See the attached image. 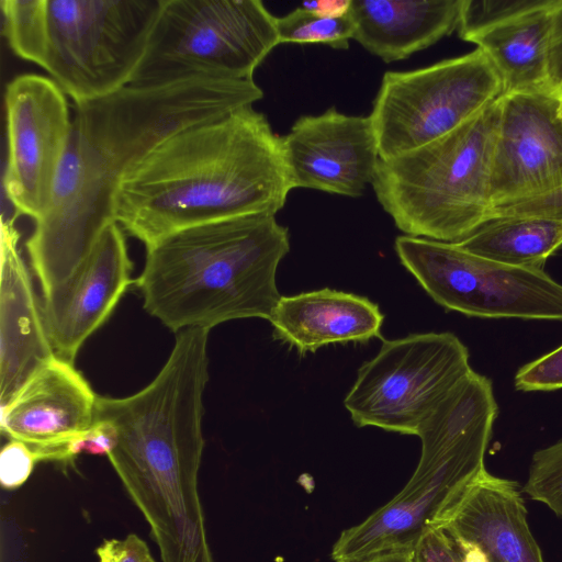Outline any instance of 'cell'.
<instances>
[{"label":"cell","instance_id":"7a4b0ae2","mask_svg":"<svg viewBox=\"0 0 562 562\" xmlns=\"http://www.w3.org/2000/svg\"><path fill=\"white\" fill-rule=\"evenodd\" d=\"M292 189L282 137L247 106L156 145L120 183L114 221L147 247L195 225L276 215Z\"/></svg>","mask_w":562,"mask_h":562},{"label":"cell","instance_id":"e0dca14e","mask_svg":"<svg viewBox=\"0 0 562 562\" xmlns=\"http://www.w3.org/2000/svg\"><path fill=\"white\" fill-rule=\"evenodd\" d=\"M435 526L473 544L486 562H544L517 482L490 474L473 480Z\"/></svg>","mask_w":562,"mask_h":562},{"label":"cell","instance_id":"5b68a950","mask_svg":"<svg viewBox=\"0 0 562 562\" xmlns=\"http://www.w3.org/2000/svg\"><path fill=\"white\" fill-rule=\"evenodd\" d=\"M499 99L450 133L378 164L372 188L405 235L460 243L491 218Z\"/></svg>","mask_w":562,"mask_h":562},{"label":"cell","instance_id":"4316f807","mask_svg":"<svg viewBox=\"0 0 562 562\" xmlns=\"http://www.w3.org/2000/svg\"><path fill=\"white\" fill-rule=\"evenodd\" d=\"M514 384L516 390L522 392L562 389V345L522 366L515 375Z\"/></svg>","mask_w":562,"mask_h":562},{"label":"cell","instance_id":"f546056e","mask_svg":"<svg viewBox=\"0 0 562 562\" xmlns=\"http://www.w3.org/2000/svg\"><path fill=\"white\" fill-rule=\"evenodd\" d=\"M499 216H543L562 221V189L543 196L496 205L491 218Z\"/></svg>","mask_w":562,"mask_h":562},{"label":"cell","instance_id":"44dd1931","mask_svg":"<svg viewBox=\"0 0 562 562\" xmlns=\"http://www.w3.org/2000/svg\"><path fill=\"white\" fill-rule=\"evenodd\" d=\"M462 0H350L353 40L385 63L403 60L458 29Z\"/></svg>","mask_w":562,"mask_h":562},{"label":"cell","instance_id":"d6986e66","mask_svg":"<svg viewBox=\"0 0 562 562\" xmlns=\"http://www.w3.org/2000/svg\"><path fill=\"white\" fill-rule=\"evenodd\" d=\"M383 319L379 306L369 299L326 288L281 295L269 322L278 339L304 355L329 344L383 340Z\"/></svg>","mask_w":562,"mask_h":562},{"label":"cell","instance_id":"52a82bcc","mask_svg":"<svg viewBox=\"0 0 562 562\" xmlns=\"http://www.w3.org/2000/svg\"><path fill=\"white\" fill-rule=\"evenodd\" d=\"M162 0H45L40 64L74 103L130 85Z\"/></svg>","mask_w":562,"mask_h":562},{"label":"cell","instance_id":"f1b7e54d","mask_svg":"<svg viewBox=\"0 0 562 562\" xmlns=\"http://www.w3.org/2000/svg\"><path fill=\"white\" fill-rule=\"evenodd\" d=\"M117 442V432L109 420H95L91 428L70 441L65 451L66 463L80 453L109 454Z\"/></svg>","mask_w":562,"mask_h":562},{"label":"cell","instance_id":"30bf717a","mask_svg":"<svg viewBox=\"0 0 562 562\" xmlns=\"http://www.w3.org/2000/svg\"><path fill=\"white\" fill-rule=\"evenodd\" d=\"M401 263L446 310L484 318L562 321V284L544 270L507 266L456 243L398 236Z\"/></svg>","mask_w":562,"mask_h":562},{"label":"cell","instance_id":"836d02e7","mask_svg":"<svg viewBox=\"0 0 562 562\" xmlns=\"http://www.w3.org/2000/svg\"><path fill=\"white\" fill-rule=\"evenodd\" d=\"M358 562H414L412 551H397L374 555Z\"/></svg>","mask_w":562,"mask_h":562},{"label":"cell","instance_id":"8992f818","mask_svg":"<svg viewBox=\"0 0 562 562\" xmlns=\"http://www.w3.org/2000/svg\"><path fill=\"white\" fill-rule=\"evenodd\" d=\"M277 45V16L260 0H162L128 86L252 80Z\"/></svg>","mask_w":562,"mask_h":562},{"label":"cell","instance_id":"ba28073f","mask_svg":"<svg viewBox=\"0 0 562 562\" xmlns=\"http://www.w3.org/2000/svg\"><path fill=\"white\" fill-rule=\"evenodd\" d=\"M502 95V80L479 48L427 67L385 72L370 113L380 159L450 133Z\"/></svg>","mask_w":562,"mask_h":562},{"label":"cell","instance_id":"d6a6232c","mask_svg":"<svg viewBox=\"0 0 562 562\" xmlns=\"http://www.w3.org/2000/svg\"><path fill=\"white\" fill-rule=\"evenodd\" d=\"M350 0L345 1H306L301 7L323 15H340L348 12Z\"/></svg>","mask_w":562,"mask_h":562},{"label":"cell","instance_id":"7402d4cb","mask_svg":"<svg viewBox=\"0 0 562 562\" xmlns=\"http://www.w3.org/2000/svg\"><path fill=\"white\" fill-rule=\"evenodd\" d=\"M458 244L476 256L507 266L543 270L562 246V221L543 216H499Z\"/></svg>","mask_w":562,"mask_h":562},{"label":"cell","instance_id":"6da1fadb","mask_svg":"<svg viewBox=\"0 0 562 562\" xmlns=\"http://www.w3.org/2000/svg\"><path fill=\"white\" fill-rule=\"evenodd\" d=\"M262 97L254 79H190L126 86L74 103L49 209L25 244L43 295L72 274L115 222L116 192L136 162L170 135L252 106Z\"/></svg>","mask_w":562,"mask_h":562},{"label":"cell","instance_id":"1f68e13d","mask_svg":"<svg viewBox=\"0 0 562 562\" xmlns=\"http://www.w3.org/2000/svg\"><path fill=\"white\" fill-rule=\"evenodd\" d=\"M548 80L550 89L562 94V0L559 1L553 16L549 45Z\"/></svg>","mask_w":562,"mask_h":562},{"label":"cell","instance_id":"7c38bea8","mask_svg":"<svg viewBox=\"0 0 562 562\" xmlns=\"http://www.w3.org/2000/svg\"><path fill=\"white\" fill-rule=\"evenodd\" d=\"M499 102L493 207L562 189V94L546 88L503 94Z\"/></svg>","mask_w":562,"mask_h":562},{"label":"cell","instance_id":"4fadbf2b","mask_svg":"<svg viewBox=\"0 0 562 562\" xmlns=\"http://www.w3.org/2000/svg\"><path fill=\"white\" fill-rule=\"evenodd\" d=\"M486 448L472 449L441 460L412 475L401 492L361 522L345 529L331 548L334 562H358L374 555L413 551L482 472Z\"/></svg>","mask_w":562,"mask_h":562},{"label":"cell","instance_id":"484cf974","mask_svg":"<svg viewBox=\"0 0 562 562\" xmlns=\"http://www.w3.org/2000/svg\"><path fill=\"white\" fill-rule=\"evenodd\" d=\"M412 553L414 562H486L476 547L439 526L430 528Z\"/></svg>","mask_w":562,"mask_h":562},{"label":"cell","instance_id":"d4e9b609","mask_svg":"<svg viewBox=\"0 0 562 562\" xmlns=\"http://www.w3.org/2000/svg\"><path fill=\"white\" fill-rule=\"evenodd\" d=\"M522 490L562 517V439L533 453Z\"/></svg>","mask_w":562,"mask_h":562},{"label":"cell","instance_id":"277c9868","mask_svg":"<svg viewBox=\"0 0 562 562\" xmlns=\"http://www.w3.org/2000/svg\"><path fill=\"white\" fill-rule=\"evenodd\" d=\"M289 250V231L276 215L214 221L147 246L135 283L145 311L175 333L240 318L269 321L281 297L277 270Z\"/></svg>","mask_w":562,"mask_h":562},{"label":"cell","instance_id":"9c48e42d","mask_svg":"<svg viewBox=\"0 0 562 562\" xmlns=\"http://www.w3.org/2000/svg\"><path fill=\"white\" fill-rule=\"evenodd\" d=\"M467 346L452 333L386 340L358 370L344 404L358 427L415 435L471 371Z\"/></svg>","mask_w":562,"mask_h":562},{"label":"cell","instance_id":"603a6c76","mask_svg":"<svg viewBox=\"0 0 562 562\" xmlns=\"http://www.w3.org/2000/svg\"><path fill=\"white\" fill-rule=\"evenodd\" d=\"M277 30L279 44H324L347 49L356 24L349 10L340 15H323L299 7L277 18Z\"/></svg>","mask_w":562,"mask_h":562},{"label":"cell","instance_id":"2e32d148","mask_svg":"<svg viewBox=\"0 0 562 562\" xmlns=\"http://www.w3.org/2000/svg\"><path fill=\"white\" fill-rule=\"evenodd\" d=\"M97 401L74 363L55 355L1 407V430L37 461L66 463L67 445L95 422Z\"/></svg>","mask_w":562,"mask_h":562},{"label":"cell","instance_id":"4dcf8cb0","mask_svg":"<svg viewBox=\"0 0 562 562\" xmlns=\"http://www.w3.org/2000/svg\"><path fill=\"white\" fill-rule=\"evenodd\" d=\"M95 554L98 562H157L146 542L135 533L103 540Z\"/></svg>","mask_w":562,"mask_h":562},{"label":"cell","instance_id":"5bb4252c","mask_svg":"<svg viewBox=\"0 0 562 562\" xmlns=\"http://www.w3.org/2000/svg\"><path fill=\"white\" fill-rule=\"evenodd\" d=\"M293 188L358 198L372 184L380 161L370 115L336 108L302 115L282 137Z\"/></svg>","mask_w":562,"mask_h":562},{"label":"cell","instance_id":"9a60e30c","mask_svg":"<svg viewBox=\"0 0 562 562\" xmlns=\"http://www.w3.org/2000/svg\"><path fill=\"white\" fill-rule=\"evenodd\" d=\"M132 269L124 231L112 222L72 274L43 295V323L57 357L74 363L87 338L135 282Z\"/></svg>","mask_w":562,"mask_h":562},{"label":"cell","instance_id":"cb8c5ba5","mask_svg":"<svg viewBox=\"0 0 562 562\" xmlns=\"http://www.w3.org/2000/svg\"><path fill=\"white\" fill-rule=\"evenodd\" d=\"M3 36L20 58L40 66L45 40V0H1Z\"/></svg>","mask_w":562,"mask_h":562},{"label":"cell","instance_id":"83f0119b","mask_svg":"<svg viewBox=\"0 0 562 562\" xmlns=\"http://www.w3.org/2000/svg\"><path fill=\"white\" fill-rule=\"evenodd\" d=\"M36 462V456L27 445L10 439L0 453L1 485L8 490L22 485L29 479Z\"/></svg>","mask_w":562,"mask_h":562},{"label":"cell","instance_id":"3957f363","mask_svg":"<svg viewBox=\"0 0 562 562\" xmlns=\"http://www.w3.org/2000/svg\"><path fill=\"white\" fill-rule=\"evenodd\" d=\"M209 371L169 358L155 379L126 397L97 401L117 442L108 458L157 543L161 562H215L199 495Z\"/></svg>","mask_w":562,"mask_h":562},{"label":"cell","instance_id":"ac0fdd59","mask_svg":"<svg viewBox=\"0 0 562 562\" xmlns=\"http://www.w3.org/2000/svg\"><path fill=\"white\" fill-rule=\"evenodd\" d=\"M11 218L1 224L0 402L4 406L20 387L55 356L42 310L18 248Z\"/></svg>","mask_w":562,"mask_h":562},{"label":"cell","instance_id":"ffe728a7","mask_svg":"<svg viewBox=\"0 0 562 562\" xmlns=\"http://www.w3.org/2000/svg\"><path fill=\"white\" fill-rule=\"evenodd\" d=\"M560 0H520L463 41L475 44L490 59L503 85V94L549 87V45Z\"/></svg>","mask_w":562,"mask_h":562},{"label":"cell","instance_id":"8fae6325","mask_svg":"<svg viewBox=\"0 0 562 562\" xmlns=\"http://www.w3.org/2000/svg\"><path fill=\"white\" fill-rule=\"evenodd\" d=\"M4 109L8 144L4 191L16 214L36 222L49 209L68 144L69 104L52 78L23 74L7 85Z\"/></svg>","mask_w":562,"mask_h":562}]
</instances>
